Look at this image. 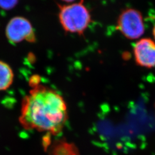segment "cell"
Masks as SVG:
<instances>
[{
  "label": "cell",
  "mask_w": 155,
  "mask_h": 155,
  "mask_svg": "<svg viewBox=\"0 0 155 155\" xmlns=\"http://www.w3.org/2000/svg\"><path fill=\"white\" fill-rule=\"evenodd\" d=\"M117 29L127 39H139L145 31L141 13L131 8L124 10L118 17Z\"/></svg>",
  "instance_id": "277c9868"
},
{
  "label": "cell",
  "mask_w": 155,
  "mask_h": 155,
  "mask_svg": "<svg viewBox=\"0 0 155 155\" xmlns=\"http://www.w3.org/2000/svg\"><path fill=\"white\" fill-rule=\"evenodd\" d=\"M136 63L140 66L151 68L155 67V42L152 39H140L134 47Z\"/></svg>",
  "instance_id": "5b68a950"
},
{
  "label": "cell",
  "mask_w": 155,
  "mask_h": 155,
  "mask_svg": "<svg viewBox=\"0 0 155 155\" xmlns=\"http://www.w3.org/2000/svg\"><path fill=\"white\" fill-rule=\"evenodd\" d=\"M61 1H63L64 2H66L67 4H71L75 2V1H76L77 0H61Z\"/></svg>",
  "instance_id": "ba28073f"
},
{
  "label": "cell",
  "mask_w": 155,
  "mask_h": 155,
  "mask_svg": "<svg viewBox=\"0 0 155 155\" xmlns=\"http://www.w3.org/2000/svg\"><path fill=\"white\" fill-rule=\"evenodd\" d=\"M14 80L13 71L7 63L0 61V91L11 86Z\"/></svg>",
  "instance_id": "8992f818"
},
{
  "label": "cell",
  "mask_w": 155,
  "mask_h": 155,
  "mask_svg": "<svg viewBox=\"0 0 155 155\" xmlns=\"http://www.w3.org/2000/svg\"><path fill=\"white\" fill-rule=\"evenodd\" d=\"M60 24L66 33L82 36L91 24L92 18L84 0L66 4H58Z\"/></svg>",
  "instance_id": "7a4b0ae2"
},
{
  "label": "cell",
  "mask_w": 155,
  "mask_h": 155,
  "mask_svg": "<svg viewBox=\"0 0 155 155\" xmlns=\"http://www.w3.org/2000/svg\"><path fill=\"white\" fill-rule=\"evenodd\" d=\"M153 36H154V38L155 39V25L153 29Z\"/></svg>",
  "instance_id": "9c48e42d"
},
{
  "label": "cell",
  "mask_w": 155,
  "mask_h": 155,
  "mask_svg": "<svg viewBox=\"0 0 155 155\" xmlns=\"http://www.w3.org/2000/svg\"><path fill=\"white\" fill-rule=\"evenodd\" d=\"M19 0H0V8L10 11L16 6Z\"/></svg>",
  "instance_id": "52a82bcc"
},
{
  "label": "cell",
  "mask_w": 155,
  "mask_h": 155,
  "mask_svg": "<svg viewBox=\"0 0 155 155\" xmlns=\"http://www.w3.org/2000/svg\"><path fill=\"white\" fill-rule=\"evenodd\" d=\"M5 35L12 44H18L23 41L35 43L36 34L31 21L22 16H15L9 21L5 28Z\"/></svg>",
  "instance_id": "3957f363"
},
{
  "label": "cell",
  "mask_w": 155,
  "mask_h": 155,
  "mask_svg": "<svg viewBox=\"0 0 155 155\" xmlns=\"http://www.w3.org/2000/svg\"><path fill=\"white\" fill-rule=\"evenodd\" d=\"M67 118L64 98L47 86L33 87L22 100L19 120L26 129L56 134L62 130Z\"/></svg>",
  "instance_id": "6da1fadb"
}]
</instances>
